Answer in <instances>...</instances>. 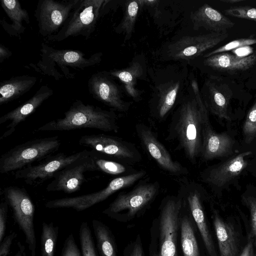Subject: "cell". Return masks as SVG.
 <instances>
[{
    "label": "cell",
    "mask_w": 256,
    "mask_h": 256,
    "mask_svg": "<svg viewBox=\"0 0 256 256\" xmlns=\"http://www.w3.org/2000/svg\"><path fill=\"white\" fill-rule=\"evenodd\" d=\"M188 94L180 99L173 112L166 140L176 142V150L183 151L192 164L200 157L203 130L210 122L196 78L190 75Z\"/></svg>",
    "instance_id": "obj_1"
},
{
    "label": "cell",
    "mask_w": 256,
    "mask_h": 256,
    "mask_svg": "<svg viewBox=\"0 0 256 256\" xmlns=\"http://www.w3.org/2000/svg\"><path fill=\"white\" fill-rule=\"evenodd\" d=\"M184 206L178 194L162 200L150 228L149 256H178V238Z\"/></svg>",
    "instance_id": "obj_2"
},
{
    "label": "cell",
    "mask_w": 256,
    "mask_h": 256,
    "mask_svg": "<svg viewBox=\"0 0 256 256\" xmlns=\"http://www.w3.org/2000/svg\"><path fill=\"white\" fill-rule=\"evenodd\" d=\"M40 59L29 66L41 74L53 78L73 79L76 72L95 66L102 60V52L94 53L88 58L82 52L76 50H58L42 43L40 50Z\"/></svg>",
    "instance_id": "obj_3"
},
{
    "label": "cell",
    "mask_w": 256,
    "mask_h": 256,
    "mask_svg": "<svg viewBox=\"0 0 256 256\" xmlns=\"http://www.w3.org/2000/svg\"><path fill=\"white\" fill-rule=\"evenodd\" d=\"M64 115L62 118L50 121L36 130L66 131L89 128L118 132L120 128L118 118L114 110L85 104L80 100H76Z\"/></svg>",
    "instance_id": "obj_4"
},
{
    "label": "cell",
    "mask_w": 256,
    "mask_h": 256,
    "mask_svg": "<svg viewBox=\"0 0 256 256\" xmlns=\"http://www.w3.org/2000/svg\"><path fill=\"white\" fill-rule=\"evenodd\" d=\"M160 190L158 182L145 178L138 181L130 191L120 192L102 213L122 223L134 221L150 208Z\"/></svg>",
    "instance_id": "obj_5"
},
{
    "label": "cell",
    "mask_w": 256,
    "mask_h": 256,
    "mask_svg": "<svg viewBox=\"0 0 256 256\" xmlns=\"http://www.w3.org/2000/svg\"><path fill=\"white\" fill-rule=\"evenodd\" d=\"M61 142L58 136L36 138L18 144L0 158V172H16L37 163L58 150Z\"/></svg>",
    "instance_id": "obj_6"
},
{
    "label": "cell",
    "mask_w": 256,
    "mask_h": 256,
    "mask_svg": "<svg viewBox=\"0 0 256 256\" xmlns=\"http://www.w3.org/2000/svg\"><path fill=\"white\" fill-rule=\"evenodd\" d=\"M104 0H78L69 18L56 34L46 38L60 42L70 37L82 36L88 39L94 32Z\"/></svg>",
    "instance_id": "obj_7"
},
{
    "label": "cell",
    "mask_w": 256,
    "mask_h": 256,
    "mask_svg": "<svg viewBox=\"0 0 256 256\" xmlns=\"http://www.w3.org/2000/svg\"><path fill=\"white\" fill-rule=\"evenodd\" d=\"M146 176L145 170H138L134 173L114 178L104 188L96 192L50 200L44 206L48 208H70L77 212L82 211L106 200L116 192L132 186Z\"/></svg>",
    "instance_id": "obj_8"
},
{
    "label": "cell",
    "mask_w": 256,
    "mask_h": 256,
    "mask_svg": "<svg viewBox=\"0 0 256 256\" xmlns=\"http://www.w3.org/2000/svg\"><path fill=\"white\" fill-rule=\"evenodd\" d=\"M187 76L182 74L160 76L154 82L149 102L150 117L158 122H164L174 110L182 94Z\"/></svg>",
    "instance_id": "obj_9"
},
{
    "label": "cell",
    "mask_w": 256,
    "mask_h": 256,
    "mask_svg": "<svg viewBox=\"0 0 256 256\" xmlns=\"http://www.w3.org/2000/svg\"><path fill=\"white\" fill-rule=\"evenodd\" d=\"M3 194L5 201L11 208L14 220L24 236L30 256H36V240L34 227L35 207L24 188L16 186L6 187Z\"/></svg>",
    "instance_id": "obj_10"
},
{
    "label": "cell",
    "mask_w": 256,
    "mask_h": 256,
    "mask_svg": "<svg viewBox=\"0 0 256 256\" xmlns=\"http://www.w3.org/2000/svg\"><path fill=\"white\" fill-rule=\"evenodd\" d=\"M78 144L103 156L126 164L140 162L142 156L135 144L120 138L104 134L84 135Z\"/></svg>",
    "instance_id": "obj_11"
},
{
    "label": "cell",
    "mask_w": 256,
    "mask_h": 256,
    "mask_svg": "<svg viewBox=\"0 0 256 256\" xmlns=\"http://www.w3.org/2000/svg\"><path fill=\"white\" fill-rule=\"evenodd\" d=\"M178 178L179 186L177 194L183 200L191 214L208 256H218L203 208L202 187L186 176Z\"/></svg>",
    "instance_id": "obj_12"
},
{
    "label": "cell",
    "mask_w": 256,
    "mask_h": 256,
    "mask_svg": "<svg viewBox=\"0 0 256 256\" xmlns=\"http://www.w3.org/2000/svg\"><path fill=\"white\" fill-rule=\"evenodd\" d=\"M228 36L226 32H210L194 36H184L170 42L166 48V60L188 62L196 60Z\"/></svg>",
    "instance_id": "obj_13"
},
{
    "label": "cell",
    "mask_w": 256,
    "mask_h": 256,
    "mask_svg": "<svg viewBox=\"0 0 256 256\" xmlns=\"http://www.w3.org/2000/svg\"><path fill=\"white\" fill-rule=\"evenodd\" d=\"M88 152L85 150L70 155L64 152L51 155L36 164L16 171L15 178L23 180L28 184L38 186L54 178L58 172L86 156Z\"/></svg>",
    "instance_id": "obj_14"
},
{
    "label": "cell",
    "mask_w": 256,
    "mask_h": 256,
    "mask_svg": "<svg viewBox=\"0 0 256 256\" xmlns=\"http://www.w3.org/2000/svg\"><path fill=\"white\" fill-rule=\"evenodd\" d=\"M135 129L142 146L160 169L178 178L188 174L186 167L172 158L159 140L158 134L150 126L139 122L136 124Z\"/></svg>",
    "instance_id": "obj_15"
},
{
    "label": "cell",
    "mask_w": 256,
    "mask_h": 256,
    "mask_svg": "<svg viewBox=\"0 0 256 256\" xmlns=\"http://www.w3.org/2000/svg\"><path fill=\"white\" fill-rule=\"evenodd\" d=\"M78 0H40L34 12L38 32L46 38L56 34L69 18Z\"/></svg>",
    "instance_id": "obj_16"
},
{
    "label": "cell",
    "mask_w": 256,
    "mask_h": 256,
    "mask_svg": "<svg viewBox=\"0 0 256 256\" xmlns=\"http://www.w3.org/2000/svg\"><path fill=\"white\" fill-rule=\"evenodd\" d=\"M88 88L94 99L114 111L126 112L132 103L124 100L122 88L108 72L100 71L92 74L88 80Z\"/></svg>",
    "instance_id": "obj_17"
},
{
    "label": "cell",
    "mask_w": 256,
    "mask_h": 256,
    "mask_svg": "<svg viewBox=\"0 0 256 256\" xmlns=\"http://www.w3.org/2000/svg\"><path fill=\"white\" fill-rule=\"evenodd\" d=\"M251 154V152H243L206 168L200 174L202 181L214 189L222 188L246 168L248 164L247 158Z\"/></svg>",
    "instance_id": "obj_18"
},
{
    "label": "cell",
    "mask_w": 256,
    "mask_h": 256,
    "mask_svg": "<svg viewBox=\"0 0 256 256\" xmlns=\"http://www.w3.org/2000/svg\"><path fill=\"white\" fill-rule=\"evenodd\" d=\"M88 152L86 156L58 172L48 184L46 190L63 192L66 194L78 191L86 182L84 173L91 172Z\"/></svg>",
    "instance_id": "obj_19"
},
{
    "label": "cell",
    "mask_w": 256,
    "mask_h": 256,
    "mask_svg": "<svg viewBox=\"0 0 256 256\" xmlns=\"http://www.w3.org/2000/svg\"><path fill=\"white\" fill-rule=\"evenodd\" d=\"M54 90L46 85L41 86L29 100L0 118V124L9 122L6 131L0 137V140L11 136L19 124L31 114L46 100L52 96Z\"/></svg>",
    "instance_id": "obj_20"
},
{
    "label": "cell",
    "mask_w": 256,
    "mask_h": 256,
    "mask_svg": "<svg viewBox=\"0 0 256 256\" xmlns=\"http://www.w3.org/2000/svg\"><path fill=\"white\" fill-rule=\"evenodd\" d=\"M228 88L210 76L206 80L200 92L208 112L220 118L230 120L228 112L232 94Z\"/></svg>",
    "instance_id": "obj_21"
},
{
    "label": "cell",
    "mask_w": 256,
    "mask_h": 256,
    "mask_svg": "<svg viewBox=\"0 0 256 256\" xmlns=\"http://www.w3.org/2000/svg\"><path fill=\"white\" fill-rule=\"evenodd\" d=\"M146 64L142 55L134 56L128 66L122 69L113 70L108 73L114 78L118 80L123 84L125 92L134 102L142 100L144 91L136 86L138 80H146Z\"/></svg>",
    "instance_id": "obj_22"
},
{
    "label": "cell",
    "mask_w": 256,
    "mask_h": 256,
    "mask_svg": "<svg viewBox=\"0 0 256 256\" xmlns=\"http://www.w3.org/2000/svg\"><path fill=\"white\" fill-rule=\"evenodd\" d=\"M234 144L228 134L214 131L210 121L204 128L200 158L206 161L228 156L234 153Z\"/></svg>",
    "instance_id": "obj_23"
},
{
    "label": "cell",
    "mask_w": 256,
    "mask_h": 256,
    "mask_svg": "<svg viewBox=\"0 0 256 256\" xmlns=\"http://www.w3.org/2000/svg\"><path fill=\"white\" fill-rule=\"evenodd\" d=\"M190 19L195 29L204 28L212 32H226L234 26L228 18L206 4L192 12Z\"/></svg>",
    "instance_id": "obj_24"
},
{
    "label": "cell",
    "mask_w": 256,
    "mask_h": 256,
    "mask_svg": "<svg viewBox=\"0 0 256 256\" xmlns=\"http://www.w3.org/2000/svg\"><path fill=\"white\" fill-rule=\"evenodd\" d=\"M0 2L2 8L12 22L8 24L5 19H1V26L10 36L20 37L26 30L22 22L26 24L30 22L28 12L22 8L18 0H0Z\"/></svg>",
    "instance_id": "obj_25"
},
{
    "label": "cell",
    "mask_w": 256,
    "mask_h": 256,
    "mask_svg": "<svg viewBox=\"0 0 256 256\" xmlns=\"http://www.w3.org/2000/svg\"><path fill=\"white\" fill-rule=\"evenodd\" d=\"M203 66L213 70L226 71L245 70L256 62V53L240 58L228 53H220L203 58Z\"/></svg>",
    "instance_id": "obj_26"
},
{
    "label": "cell",
    "mask_w": 256,
    "mask_h": 256,
    "mask_svg": "<svg viewBox=\"0 0 256 256\" xmlns=\"http://www.w3.org/2000/svg\"><path fill=\"white\" fill-rule=\"evenodd\" d=\"M212 219L220 256H237V240L232 225L224 221L216 210L213 212Z\"/></svg>",
    "instance_id": "obj_27"
},
{
    "label": "cell",
    "mask_w": 256,
    "mask_h": 256,
    "mask_svg": "<svg viewBox=\"0 0 256 256\" xmlns=\"http://www.w3.org/2000/svg\"><path fill=\"white\" fill-rule=\"evenodd\" d=\"M38 78L29 75L18 76L0 83V105L20 98L36 84Z\"/></svg>",
    "instance_id": "obj_28"
},
{
    "label": "cell",
    "mask_w": 256,
    "mask_h": 256,
    "mask_svg": "<svg viewBox=\"0 0 256 256\" xmlns=\"http://www.w3.org/2000/svg\"><path fill=\"white\" fill-rule=\"evenodd\" d=\"M184 204L180 231L182 254L184 256H200L196 235V224L184 202Z\"/></svg>",
    "instance_id": "obj_29"
},
{
    "label": "cell",
    "mask_w": 256,
    "mask_h": 256,
    "mask_svg": "<svg viewBox=\"0 0 256 256\" xmlns=\"http://www.w3.org/2000/svg\"><path fill=\"white\" fill-rule=\"evenodd\" d=\"M88 158L92 171H100L111 175L124 176L136 172L138 170L132 166L126 164L108 159L98 152L88 150Z\"/></svg>",
    "instance_id": "obj_30"
},
{
    "label": "cell",
    "mask_w": 256,
    "mask_h": 256,
    "mask_svg": "<svg viewBox=\"0 0 256 256\" xmlns=\"http://www.w3.org/2000/svg\"><path fill=\"white\" fill-rule=\"evenodd\" d=\"M92 223L100 256H117L116 243L110 228L98 220H93Z\"/></svg>",
    "instance_id": "obj_31"
},
{
    "label": "cell",
    "mask_w": 256,
    "mask_h": 256,
    "mask_svg": "<svg viewBox=\"0 0 256 256\" xmlns=\"http://www.w3.org/2000/svg\"><path fill=\"white\" fill-rule=\"evenodd\" d=\"M143 6L142 0H128L124 4L123 18L115 29L116 33L124 34V42L130 39L140 10Z\"/></svg>",
    "instance_id": "obj_32"
},
{
    "label": "cell",
    "mask_w": 256,
    "mask_h": 256,
    "mask_svg": "<svg viewBox=\"0 0 256 256\" xmlns=\"http://www.w3.org/2000/svg\"><path fill=\"white\" fill-rule=\"evenodd\" d=\"M58 227L53 222H42L40 235L42 256H54L58 234Z\"/></svg>",
    "instance_id": "obj_33"
},
{
    "label": "cell",
    "mask_w": 256,
    "mask_h": 256,
    "mask_svg": "<svg viewBox=\"0 0 256 256\" xmlns=\"http://www.w3.org/2000/svg\"><path fill=\"white\" fill-rule=\"evenodd\" d=\"M79 239L82 256H97L92 232L87 222H82L80 226Z\"/></svg>",
    "instance_id": "obj_34"
},
{
    "label": "cell",
    "mask_w": 256,
    "mask_h": 256,
    "mask_svg": "<svg viewBox=\"0 0 256 256\" xmlns=\"http://www.w3.org/2000/svg\"><path fill=\"white\" fill-rule=\"evenodd\" d=\"M242 132L248 143L256 137V100L248 113L243 125Z\"/></svg>",
    "instance_id": "obj_35"
},
{
    "label": "cell",
    "mask_w": 256,
    "mask_h": 256,
    "mask_svg": "<svg viewBox=\"0 0 256 256\" xmlns=\"http://www.w3.org/2000/svg\"><path fill=\"white\" fill-rule=\"evenodd\" d=\"M242 199L250 214V231L248 238L254 241L256 249V198L252 196H244Z\"/></svg>",
    "instance_id": "obj_36"
},
{
    "label": "cell",
    "mask_w": 256,
    "mask_h": 256,
    "mask_svg": "<svg viewBox=\"0 0 256 256\" xmlns=\"http://www.w3.org/2000/svg\"><path fill=\"white\" fill-rule=\"evenodd\" d=\"M256 44V38H244L236 40L216 49L208 52L202 58H206L211 56L239 48L254 44Z\"/></svg>",
    "instance_id": "obj_37"
},
{
    "label": "cell",
    "mask_w": 256,
    "mask_h": 256,
    "mask_svg": "<svg viewBox=\"0 0 256 256\" xmlns=\"http://www.w3.org/2000/svg\"><path fill=\"white\" fill-rule=\"evenodd\" d=\"M228 16L256 22V8L248 6H232L224 10Z\"/></svg>",
    "instance_id": "obj_38"
},
{
    "label": "cell",
    "mask_w": 256,
    "mask_h": 256,
    "mask_svg": "<svg viewBox=\"0 0 256 256\" xmlns=\"http://www.w3.org/2000/svg\"><path fill=\"white\" fill-rule=\"evenodd\" d=\"M122 256H144L142 240L140 234L125 246Z\"/></svg>",
    "instance_id": "obj_39"
},
{
    "label": "cell",
    "mask_w": 256,
    "mask_h": 256,
    "mask_svg": "<svg viewBox=\"0 0 256 256\" xmlns=\"http://www.w3.org/2000/svg\"><path fill=\"white\" fill-rule=\"evenodd\" d=\"M60 256H82L72 234H70L66 238Z\"/></svg>",
    "instance_id": "obj_40"
},
{
    "label": "cell",
    "mask_w": 256,
    "mask_h": 256,
    "mask_svg": "<svg viewBox=\"0 0 256 256\" xmlns=\"http://www.w3.org/2000/svg\"><path fill=\"white\" fill-rule=\"evenodd\" d=\"M8 206V205L5 200L2 202L0 204V243L6 236Z\"/></svg>",
    "instance_id": "obj_41"
},
{
    "label": "cell",
    "mask_w": 256,
    "mask_h": 256,
    "mask_svg": "<svg viewBox=\"0 0 256 256\" xmlns=\"http://www.w3.org/2000/svg\"><path fill=\"white\" fill-rule=\"evenodd\" d=\"M16 237V234L15 232H11L4 237L0 243V256H8L12 242Z\"/></svg>",
    "instance_id": "obj_42"
},
{
    "label": "cell",
    "mask_w": 256,
    "mask_h": 256,
    "mask_svg": "<svg viewBox=\"0 0 256 256\" xmlns=\"http://www.w3.org/2000/svg\"><path fill=\"white\" fill-rule=\"evenodd\" d=\"M256 249L254 241L248 238V242L243 248L240 256H256Z\"/></svg>",
    "instance_id": "obj_43"
},
{
    "label": "cell",
    "mask_w": 256,
    "mask_h": 256,
    "mask_svg": "<svg viewBox=\"0 0 256 256\" xmlns=\"http://www.w3.org/2000/svg\"><path fill=\"white\" fill-rule=\"evenodd\" d=\"M232 52L236 56L244 58L252 54L253 48L250 46H244L232 50Z\"/></svg>",
    "instance_id": "obj_44"
},
{
    "label": "cell",
    "mask_w": 256,
    "mask_h": 256,
    "mask_svg": "<svg viewBox=\"0 0 256 256\" xmlns=\"http://www.w3.org/2000/svg\"><path fill=\"white\" fill-rule=\"evenodd\" d=\"M12 54V52L7 47L2 44H0V64H2L6 59L10 58Z\"/></svg>",
    "instance_id": "obj_45"
},
{
    "label": "cell",
    "mask_w": 256,
    "mask_h": 256,
    "mask_svg": "<svg viewBox=\"0 0 256 256\" xmlns=\"http://www.w3.org/2000/svg\"><path fill=\"white\" fill-rule=\"evenodd\" d=\"M18 250L14 256H26L24 246L20 242H18Z\"/></svg>",
    "instance_id": "obj_46"
},
{
    "label": "cell",
    "mask_w": 256,
    "mask_h": 256,
    "mask_svg": "<svg viewBox=\"0 0 256 256\" xmlns=\"http://www.w3.org/2000/svg\"><path fill=\"white\" fill-rule=\"evenodd\" d=\"M221 2L230 4H234L242 2L244 0H222Z\"/></svg>",
    "instance_id": "obj_47"
}]
</instances>
